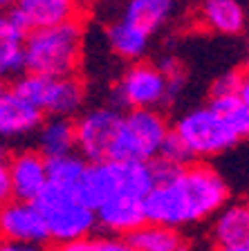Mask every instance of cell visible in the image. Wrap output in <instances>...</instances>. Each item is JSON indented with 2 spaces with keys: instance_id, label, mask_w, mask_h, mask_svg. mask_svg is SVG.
Instances as JSON below:
<instances>
[{
  "instance_id": "cell-1",
  "label": "cell",
  "mask_w": 249,
  "mask_h": 251,
  "mask_svg": "<svg viewBox=\"0 0 249 251\" xmlns=\"http://www.w3.org/2000/svg\"><path fill=\"white\" fill-rule=\"evenodd\" d=\"M229 193L227 179L216 168L191 162L148 191L144 218L148 225L180 231L213 218L229 202Z\"/></svg>"
},
{
  "instance_id": "cell-2",
  "label": "cell",
  "mask_w": 249,
  "mask_h": 251,
  "mask_svg": "<svg viewBox=\"0 0 249 251\" xmlns=\"http://www.w3.org/2000/svg\"><path fill=\"white\" fill-rule=\"evenodd\" d=\"M85 31L79 21L29 29L23 47V68L38 76H72L81 65Z\"/></svg>"
},
{
  "instance_id": "cell-3",
  "label": "cell",
  "mask_w": 249,
  "mask_h": 251,
  "mask_svg": "<svg viewBox=\"0 0 249 251\" xmlns=\"http://www.w3.org/2000/svg\"><path fill=\"white\" fill-rule=\"evenodd\" d=\"M155 186L148 162H88L74 193L88 209H97L117 193L144 200Z\"/></svg>"
},
{
  "instance_id": "cell-4",
  "label": "cell",
  "mask_w": 249,
  "mask_h": 251,
  "mask_svg": "<svg viewBox=\"0 0 249 251\" xmlns=\"http://www.w3.org/2000/svg\"><path fill=\"white\" fill-rule=\"evenodd\" d=\"M171 132L168 121L160 110H128L121 112L114 139L110 144V162H151L160 155L166 135Z\"/></svg>"
},
{
  "instance_id": "cell-5",
  "label": "cell",
  "mask_w": 249,
  "mask_h": 251,
  "mask_svg": "<svg viewBox=\"0 0 249 251\" xmlns=\"http://www.w3.org/2000/svg\"><path fill=\"white\" fill-rule=\"evenodd\" d=\"M31 204L41 213L43 222L47 226V233H50V240L54 245L79 240V238L92 235L97 231L94 211L88 209L77 198L72 188H61L54 186V184H47L41 191V195Z\"/></svg>"
},
{
  "instance_id": "cell-6",
  "label": "cell",
  "mask_w": 249,
  "mask_h": 251,
  "mask_svg": "<svg viewBox=\"0 0 249 251\" xmlns=\"http://www.w3.org/2000/svg\"><path fill=\"white\" fill-rule=\"evenodd\" d=\"M173 132L187 146L193 159L220 157L238 146V132L222 115L209 105H200L180 117L173 126Z\"/></svg>"
},
{
  "instance_id": "cell-7",
  "label": "cell",
  "mask_w": 249,
  "mask_h": 251,
  "mask_svg": "<svg viewBox=\"0 0 249 251\" xmlns=\"http://www.w3.org/2000/svg\"><path fill=\"white\" fill-rule=\"evenodd\" d=\"M11 92L38 108L43 115L72 119L85 105V85L79 76H38L21 74L14 81Z\"/></svg>"
},
{
  "instance_id": "cell-8",
  "label": "cell",
  "mask_w": 249,
  "mask_h": 251,
  "mask_svg": "<svg viewBox=\"0 0 249 251\" xmlns=\"http://www.w3.org/2000/svg\"><path fill=\"white\" fill-rule=\"evenodd\" d=\"M112 99L119 108L128 110H157L168 103L166 76L157 65L146 61L130 63L112 88Z\"/></svg>"
},
{
  "instance_id": "cell-9",
  "label": "cell",
  "mask_w": 249,
  "mask_h": 251,
  "mask_svg": "<svg viewBox=\"0 0 249 251\" xmlns=\"http://www.w3.org/2000/svg\"><path fill=\"white\" fill-rule=\"evenodd\" d=\"M121 112L114 105H97L81 112L74 121V139L77 152L85 162H104L108 159L110 144L114 139Z\"/></svg>"
},
{
  "instance_id": "cell-10",
  "label": "cell",
  "mask_w": 249,
  "mask_h": 251,
  "mask_svg": "<svg viewBox=\"0 0 249 251\" xmlns=\"http://www.w3.org/2000/svg\"><path fill=\"white\" fill-rule=\"evenodd\" d=\"M0 240L43 247L50 242V233L31 202L7 200L5 204H0Z\"/></svg>"
},
{
  "instance_id": "cell-11",
  "label": "cell",
  "mask_w": 249,
  "mask_h": 251,
  "mask_svg": "<svg viewBox=\"0 0 249 251\" xmlns=\"http://www.w3.org/2000/svg\"><path fill=\"white\" fill-rule=\"evenodd\" d=\"M9 195L18 202H34L47 186V162L38 151H21L7 159Z\"/></svg>"
},
{
  "instance_id": "cell-12",
  "label": "cell",
  "mask_w": 249,
  "mask_h": 251,
  "mask_svg": "<svg viewBox=\"0 0 249 251\" xmlns=\"http://www.w3.org/2000/svg\"><path fill=\"white\" fill-rule=\"evenodd\" d=\"M94 218H97V229L112 233L114 238L128 235L141 225H146L144 200L135 195L117 193L94 209Z\"/></svg>"
},
{
  "instance_id": "cell-13",
  "label": "cell",
  "mask_w": 249,
  "mask_h": 251,
  "mask_svg": "<svg viewBox=\"0 0 249 251\" xmlns=\"http://www.w3.org/2000/svg\"><path fill=\"white\" fill-rule=\"evenodd\" d=\"M81 5H85V0H14L11 14L29 31L38 27L77 21Z\"/></svg>"
},
{
  "instance_id": "cell-14",
  "label": "cell",
  "mask_w": 249,
  "mask_h": 251,
  "mask_svg": "<svg viewBox=\"0 0 249 251\" xmlns=\"http://www.w3.org/2000/svg\"><path fill=\"white\" fill-rule=\"evenodd\" d=\"M43 112L21 99L16 92L7 90L0 101V137L5 139H18L38 130L43 124Z\"/></svg>"
},
{
  "instance_id": "cell-15",
  "label": "cell",
  "mask_w": 249,
  "mask_h": 251,
  "mask_svg": "<svg viewBox=\"0 0 249 251\" xmlns=\"http://www.w3.org/2000/svg\"><path fill=\"white\" fill-rule=\"evenodd\" d=\"M27 29L14 14L0 11V81L18 78L23 68V47H25Z\"/></svg>"
},
{
  "instance_id": "cell-16",
  "label": "cell",
  "mask_w": 249,
  "mask_h": 251,
  "mask_svg": "<svg viewBox=\"0 0 249 251\" xmlns=\"http://www.w3.org/2000/svg\"><path fill=\"white\" fill-rule=\"evenodd\" d=\"M197 21L204 29L220 36H238L247 25V16L238 0H202Z\"/></svg>"
},
{
  "instance_id": "cell-17",
  "label": "cell",
  "mask_w": 249,
  "mask_h": 251,
  "mask_svg": "<svg viewBox=\"0 0 249 251\" xmlns=\"http://www.w3.org/2000/svg\"><path fill=\"white\" fill-rule=\"evenodd\" d=\"M177 0H128L121 11V21L130 23L146 36H153L173 18Z\"/></svg>"
},
{
  "instance_id": "cell-18",
  "label": "cell",
  "mask_w": 249,
  "mask_h": 251,
  "mask_svg": "<svg viewBox=\"0 0 249 251\" xmlns=\"http://www.w3.org/2000/svg\"><path fill=\"white\" fill-rule=\"evenodd\" d=\"M213 218L216 247H249V211L245 204H224Z\"/></svg>"
},
{
  "instance_id": "cell-19",
  "label": "cell",
  "mask_w": 249,
  "mask_h": 251,
  "mask_svg": "<svg viewBox=\"0 0 249 251\" xmlns=\"http://www.w3.org/2000/svg\"><path fill=\"white\" fill-rule=\"evenodd\" d=\"M38 152L45 159L63 157L77 152V139H74V121L65 117H50L43 121L36 130Z\"/></svg>"
},
{
  "instance_id": "cell-20",
  "label": "cell",
  "mask_w": 249,
  "mask_h": 251,
  "mask_svg": "<svg viewBox=\"0 0 249 251\" xmlns=\"http://www.w3.org/2000/svg\"><path fill=\"white\" fill-rule=\"evenodd\" d=\"M106 43H108L110 52L117 58L128 61V63H137L148 52L151 36H146L144 31H139L137 27L130 25V23L117 18L106 29Z\"/></svg>"
},
{
  "instance_id": "cell-21",
  "label": "cell",
  "mask_w": 249,
  "mask_h": 251,
  "mask_svg": "<svg viewBox=\"0 0 249 251\" xmlns=\"http://www.w3.org/2000/svg\"><path fill=\"white\" fill-rule=\"evenodd\" d=\"M133 251H187L189 242L182 231L160 225H141L124 238Z\"/></svg>"
},
{
  "instance_id": "cell-22",
  "label": "cell",
  "mask_w": 249,
  "mask_h": 251,
  "mask_svg": "<svg viewBox=\"0 0 249 251\" xmlns=\"http://www.w3.org/2000/svg\"><path fill=\"white\" fill-rule=\"evenodd\" d=\"M45 162H47V184H54V186L61 188H72V191L77 186V182L81 179L85 166H88V162L79 152L52 157V159H45Z\"/></svg>"
},
{
  "instance_id": "cell-23",
  "label": "cell",
  "mask_w": 249,
  "mask_h": 251,
  "mask_svg": "<svg viewBox=\"0 0 249 251\" xmlns=\"http://www.w3.org/2000/svg\"><path fill=\"white\" fill-rule=\"evenodd\" d=\"M52 251H133L124 238L114 235H85L79 240L54 245Z\"/></svg>"
},
{
  "instance_id": "cell-24",
  "label": "cell",
  "mask_w": 249,
  "mask_h": 251,
  "mask_svg": "<svg viewBox=\"0 0 249 251\" xmlns=\"http://www.w3.org/2000/svg\"><path fill=\"white\" fill-rule=\"evenodd\" d=\"M157 157L164 159V162H168V164H173V166H187V164L193 162L191 152L187 151V146L182 144L180 137H177L173 130L166 135V139H164V144H162L160 155Z\"/></svg>"
},
{
  "instance_id": "cell-25",
  "label": "cell",
  "mask_w": 249,
  "mask_h": 251,
  "mask_svg": "<svg viewBox=\"0 0 249 251\" xmlns=\"http://www.w3.org/2000/svg\"><path fill=\"white\" fill-rule=\"evenodd\" d=\"M240 81H243V74L236 72V70L220 74L211 85V97H229V94H236L240 88Z\"/></svg>"
},
{
  "instance_id": "cell-26",
  "label": "cell",
  "mask_w": 249,
  "mask_h": 251,
  "mask_svg": "<svg viewBox=\"0 0 249 251\" xmlns=\"http://www.w3.org/2000/svg\"><path fill=\"white\" fill-rule=\"evenodd\" d=\"M7 152L0 144V204H5L7 200H11L9 195V175H7Z\"/></svg>"
},
{
  "instance_id": "cell-27",
  "label": "cell",
  "mask_w": 249,
  "mask_h": 251,
  "mask_svg": "<svg viewBox=\"0 0 249 251\" xmlns=\"http://www.w3.org/2000/svg\"><path fill=\"white\" fill-rule=\"evenodd\" d=\"M240 101V108L245 110V117H247V126H249V72L243 74V81H240V88L236 92Z\"/></svg>"
},
{
  "instance_id": "cell-28",
  "label": "cell",
  "mask_w": 249,
  "mask_h": 251,
  "mask_svg": "<svg viewBox=\"0 0 249 251\" xmlns=\"http://www.w3.org/2000/svg\"><path fill=\"white\" fill-rule=\"evenodd\" d=\"M0 251H43V247H38V245H25V242L0 240Z\"/></svg>"
},
{
  "instance_id": "cell-29",
  "label": "cell",
  "mask_w": 249,
  "mask_h": 251,
  "mask_svg": "<svg viewBox=\"0 0 249 251\" xmlns=\"http://www.w3.org/2000/svg\"><path fill=\"white\" fill-rule=\"evenodd\" d=\"M216 251H249V247H216Z\"/></svg>"
},
{
  "instance_id": "cell-30",
  "label": "cell",
  "mask_w": 249,
  "mask_h": 251,
  "mask_svg": "<svg viewBox=\"0 0 249 251\" xmlns=\"http://www.w3.org/2000/svg\"><path fill=\"white\" fill-rule=\"evenodd\" d=\"M9 5H14V0H0V9H5Z\"/></svg>"
},
{
  "instance_id": "cell-31",
  "label": "cell",
  "mask_w": 249,
  "mask_h": 251,
  "mask_svg": "<svg viewBox=\"0 0 249 251\" xmlns=\"http://www.w3.org/2000/svg\"><path fill=\"white\" fill-rule=\"evenodd\" d=\"M5 92H7V88H5V83L0 81V101H2V97H5Z\"/></svg>"
},
{
  "instance_id": "cell-32",
  "label": "cell",
  "mask_w": 249,
  "mask_h": 251,
  "mask_svg": "<svg viewBox=\"0 0 249 251\" xmlns=\"http://www.w3.org/2000/svg\"><path fill=\"white\" fill-rule=\"evenodd\" d=\"M247 70H249V47H247Z\"/></svg>"
},
{
  "instance_id": "cell-33",
  "label": "cell",
  "mask_w": 249,
  "mask_h": 251,
  "mask_svg": "<svg viewBox=\"0 0 249 251\" xmlns=\"http://www.w3.org/2000/svg\"><path fill=\"white\" fill-rule=\"evenodd\" d=\"M245 206H247V211H249V200H247V202H245Z\"/></svg>"
}]
</instances>
